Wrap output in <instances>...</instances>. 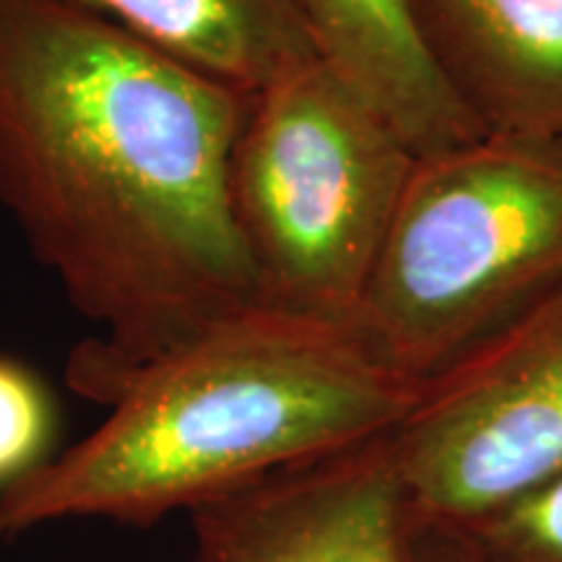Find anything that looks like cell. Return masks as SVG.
Returning a JSON list of instances; mask_svg holds the SVG:
<instances>
[{"mask_svg": "<svg viewBox=\"0 0 562 562\" xmlns=\"http://www.w3.org/2000/svg\"><path fill=\"white\" fill-rule=\"evenodd\" d=\"M417 389L351 323L250 302L138 370L94 432L0 492V539L68 518L191 513L391 432Z\"/></svg>", "mask_w": 562, "mask_h": 562, "instance_id": "7a4b0ae2", "label": "cell"}, {"mask_svg": "<svg viewBox=\"0 0 562 562\" xmlns=\"http://www.w3.org/2000/svg\"><path fill=\"white\" fill-rule=\"evenodd\" d=\"M562 284V146L482 133L422 154L355 328L425 383Z\"/></svg>", "mask_w": 562, "mask_h": 562, "instance_id": "3957f363", "label": "cell"}, {"mask_svg": "<svg viewBox=\"0 0 562 562\" xmlns=\"http://www.w3.org/2000/svg\"><path fill=\"white\" fill-rule=\"evenodd\" d=\"M409 11L476 128L562 146V0H409Z\"/></svg>", "mask_w": 562, "mask_h": 562, "instance_id": "52a82bcc", "label": "cell"}, {"mask_svg": "<svg viewBox=\"0 0 562 562\" xmlns=\"http://www.w3.org/2000/svg\"><path fill=\"white\" fill-rule=\"evenodd\" d=\"M487 562H562V474L518 503L459 529Z\"/></svg>", "mask_w": 562, "mask_h": 562, "instance_id": "8fae6325", "label": "cell"}, {"mask_svg": "<svg viewBox=\"0 0 562 562\" xmlns=\"http://www.w3.org/2000/svg\"><path fill=\"white\" fill-rule=\"evenodd\" d=\"M414 154L321 58L252 91L229 201L258 302L355 326Z\"/></svg>", "mask_w": 562, "mask_h": 562, "instance_id": "277c9868", "label": "cell"}, {"mask_svg": "<svg viewBox=\"0 0 562 562\" xmlns=\"http://www.w3.org/2000/svg\"><path fill=\"white\" fill-rule=\"evenodd\" d=\"M409 562H487L467 533L451 526L422 524L409 516Z\"/></svg>", "mask_w": 562, "mask_h": 562, "instance_id": "7c38bea8", "label": "cell"}, {"mask_svg": "<svg viewBox=\"0 0 562 562\" xmlns=\"http://www.w3.org/2000/svg\"><path fill=\"white\" fill-rule=\"evenodd\" d=\"M409 516L472 529L562 474V284L419 383L391 430Z\"/></svg>", "mask_w": 562, "mask_h": 562, "instance_id": "5b68a950", "label": "cell"}, {"mask_svg": "<svg viewBox=\"0 0 562 562\" xmlns=\"http://www.w3.org/2000/svg\"><path fill=\"white\" fill-rule=\"evenodd\" d=\"M191 521L195 562H409L391 432L279 469Z\"/></svg>", "mask_w": 562, "mask_h": 562, "instance_id": "8992f818", "label": "cell"}, {"mask_svg": "<svg viewBox=\"0 0 562 562\" xmlns=\"http://www.w3.org/2000/svg\"><path fill=\"white\" fill-rule=\"evenodd\" d=\"M250 94L68 0H0V203L100 334L68 385L110 406L258 302L229 201Z\"/></svg>", "mask_w": 562, "mask_h": 562, "instance_id": "6da1fadb", "label": "cell"}, {"mask_svg": "<svg viewBox=\"0 0 562 562\" xmlns=\"http://www.w3.org/2000/svg\"><path fill=\"white\" fill-rule=\"evenodd\" d=\"M53 402L24 364L0 357V492L47 461Z\"/></svg>", "mask_w": 562, "mask_h": 562, "instance_id": "30bf717a", "label": "cell"}, {"mask_svg": "<svg viewBox=\"0 0 562 562\" xmlns=\"http://www.w3.org/2000/svg\"><path fill=\"white\" fill-rule=\"evenodd\" d=\"M315 53L422 157L482 136L435 70L409 0H297Z\"/></svg>", "mask_w": 562, "mask_h": 562, "instance_id": "ba28073f", "label": "cell"}, {"mask_svg": "<svg viewBox=\"0 0 562 562\" xmlns=\"http://www.w3.org/2000/svg\"><path fill=\"white\" fill-rule=\"evenodd\" d=\"M252 94L318 58L297 0H68Z\"/></svg>", "mask_w": 562, "mask_h": 562, "instance_id": "9c48e42d", "label": "cell"}]
</instances>
